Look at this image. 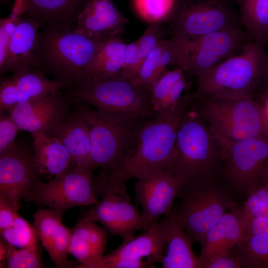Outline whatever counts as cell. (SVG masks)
<instances>
[{"instance_id": "7dc6e473", "label": "cell", "mask_w": 268, "mask_h": 268, "mask_svg": "<svg viewBox=\"0 0 268 268\" xmlns=\"http://www.w3.org/2000/svg\"><path fill=\"white\" fill-rule=\"evenodd\" d=\"M257 182L268 186V161L263 168Z\"/></svg>"}, {"instance_id": "ba28073f", "label": "cell", "mask_w": 268, "mask_h": 268, "mask_svg": "<svg viewBox=\"0 0 268 268\" xmlns=\"http://www.w3.org/2000/svg\"><path fill=\"white\" fill-rule=\"evenodd\" d=\"M220 178L185 183L174 211L192 242L200 243L227 209L237 207Z\"/></svg>"}, {"instance_id": "836d02e7", "label": "cell", "mask_w": 268, "mask_h": 268, "mask_svg": "<svg viewBox=\"0 0 268 268\" xmlns=\"http://www.w3.org/2000/svg\"><path fill=\"white\" fill-rule=\"evenodd\" d=\"M38 244L16 249L11 245L6 268H41L43 267L38 254Z\"/></svg>"}, {"instance_id": "7a4b0ae2", "label": "cell", "mask_w": 268, "mask_h": 268, "mask_svg": "<svg viewBox=\"0 0 268 268\" xmlns=\"http://www.w3.org/2000/svg\"><path fill=\"white\" fill-rule=\"evenodd\" d=\"M68 102L93 106L101 116L117 122L156 115L149 92L122 74L104 78L85 77L70 86Z\"/></svg>"}, {"instance_id": "277c9868", "label": "cell", "mask_w": 268, "mask_h": 268, "mask_svg": "<svg viewBox=\"0 0 268 268\" xmlns=\"http://www.w3.org/2000/svg\"><path fill=\"white\" fill-rule=\"evenodd\" d=\"M194 97L179 125L175 159L171 169L185 183L220 177V157L216 139L196 110Z\"/></svg>"}, {"instance_id": "8992f818", "label": "cell", "mask_w": 268, "mask_h": 268, "mask_svg": "<svg viewBox=\"0 0 268 268\" xmlns=\"http://www.w3.org/2000/svg\"><path fill=\"white\" fill-rule=\"evenodd\" d=\"M74 103V111L89 128L92 167L102 171H119L134 147L140 128L148 119L117 122L101 116L84 103Z\"/></svg>"}, {"instance_id": "cb8c5ba5", "label": "cell", "mask_w": 268, "mask_h": 268, "mask_svg": "<svg viewBox=\"0 0 268 268\" xmlns=\"http://www.w3.org/2000/svg\"><path fill=\"white\" fill-rule=\"evenodd\" d=\"M167 251L161 263L164 268H201L192 248L193 242L184 225L172 211L164 218Z\"/></svg>"}, {"instance_id": "4fadbf2b", "label": "cell", "mask_w": 268, "mask_h": 268, "mask_svg": "<svg viewBox=\"0 0 268 268\" xmlns=\"http://www.w3.org/2000/svg\"><path fill=\"white\" fill-rule=\"evenodd\" d=\"M252 41L248 33L241 28L223 29L187 40L178 67L185 73L198 78Z\"/></svg>"}, {"instance_id": "8fae6325", "label": "cell", "mask_w": 268, "mask_h": 268, "mask_svg": "<svg viewBox=\"0 0 268 268\" xmlns=\"http://www.w3.org/2000/svg\"><path fill=\"white\" fill-rule=\"evenodd\" d=\"M212 132L219 151L220 178L233 189L247 193L268 161V134L235 140Z\"/></svg>"}, {"instance_id": "8d00e7d4", "label": "cell", "mask_w": 268, "mask_h": 268, "mask_svg": "<svg viewBox=\"0 0 268 268\" xmlns=\"http://www.w3.org/2000/svg\"><path fill=\"white\" fill-rule=\"evenodd\" d=\"M162 21L151 22L141 36L136 41L144 59L164 38Z\"/></svg>"}, {"instance_id": "9c48e42d", "label": "cell", "mask_w": 268, "mask_h": 268, "mask_svg": "<svg viewBox=\"0 0 268 268\" xmlns=\"http://www.w3.org/2000/svg\"><path fill=\"white\" fill-rule=\"evenodd\" d=\"M125 183L114 172L101 171L93 177L94 191L102 200L82 218L101 223L123 242L133 238L137 230H143L141 213L131 203Z\"/></svg>"}, {"instance_id": "2e32d148", "label": "cell", "mask_w": 268, "mask_h": 268, "mask_svg": "<svg viewBox=\"0 0 268 268\" xmlns=\"http://www.w3.org/2000/svg\"><path fill=\"white\" fill-rule=\"evenodd\" d=\"M166 246L163 219L132 239L123 242L116 249L100 260L112 261L115 268H143L161 263Z\"/></svg>"}, {"instance_id": "b9f144b4", "label": "cell", "mask_w": 268, "mask_h": 268, "mask_svg": "<svg viewBox=\"0 0 268 268\" xmlns=\"http://www.w3.org/2000/svg\"><path fill=\"white\" fill-rule=\"evenodd\" d=\"M243 267L239 256L232 249L209 262L204 268H239Z\"/></svg>"}, {"instance_id": "ee69618b", "label": "cell", "mask_w": 268, "mask_h": 268, "mask_svg": "<svg viewBox=\"0 0 268 268\" xmlns=\"http://www.w3.org/2000/svg\"><path fill=\"white\" fill-rule=\"evenodd\" d=\"M254 97L260 103L268 129V70L264 75Z\"/></svg>"}, {"instance_id": "60d3db41", "label": "cell", "mask_w": 268, "mask_h": 268, "mask_svg": "<svg viewBox=\"0 0 268 268\" xmlns=\"http://www.w3.org/2000/svg\"><path fill=\"white\" fill-rule=\"evenodd\" d=\"M17 19L8 16L0 20V71L6 63L9 42L16 27Z\"/></svg>"}, {"instance_id": "d6a6232c", "label": "cell", "mask_w": 268, "mask_h": 268, "mask_svg": "<svg viewBox=\"0 0 268 268\" xmlns=\"http://www.w3.org/2000/svg\"><path fill=\"white\" fill-rule=\"evenodd\" d=\"M0 233V236L14 247L24 248L38 244L39 238L34 226L20 215L12 226Z\"/></svg>"}, {"instance_id": "c3c4849f", "label": "cell", "mask_w": 268, "mask_h": 268, "mask_svg": "<svg viewBox=\"0 0 268 268\" xmlns=\"http://www.w3.org/2000/svg\"><path fill=\"white\" fill-rule=\"evenodd\" d=\"M9 0H0V3L2 4H7L9 2Z\"/></svg>"}, {"instance_id": "d6986e66", "label": "cell", "mask_w": 268, "mask_h": 268, "mask_svg": "<svg viewBox=\"0 0 268 268\" xmlns=\"http://www.w3.org/2000/svg\"><path fill=\"white\" fill-rule=\"evenodd\" d=\"M63 214L52 209L37 211L34 215V225L39 239L51 260L58 268L72 267L68 261L71 234L62 221Z\"/></svg>"}, {"instance_id": "ac0fdd59", "label": "cell", "mask_w": 268, "mask_h": 268, "mask_svg": "<svg viewBox=\"0 0 268 268\" xmlns=\"http://www.w3.org/2000/svg\"><path fill=\"white\" fill-rule=\"evenodd\" d=\"M128 23L113 0H89L77 16L73 31L100 43L122 37Z\"/></svg>"}, {"instance_id": "f1b7e54d", "label": "cell", "mask_w": 268, "mask_h": 268, "mask_svg": "<svg viewBox=\"0 0 268 268\" xmlns=\"http://www.w3.org/2000/svg\"><path fill=\"white\" fill-rule=\"evenodd\" d=\"M185 73L179 67L165 71L152 86L149 94L156 115L178 106L187 86Z\"/></svg>"}, {"instance_id": "6da1fadb", "label": "cell", "mask_w": 268, "mask_h": 268, "mask_svg": "<svg viewBox=\"0 0 268 268\" xmlns=\"http://www.w3.org/2000/svg\"><path fill=\"white\" fill-rule=\"evenodd\" d=\"M194 96V92L184 95L175 109L156 114L143 124L131 154L122 168L114 172L121 179L137 180L172 169L179 125Z\"/></svg>"}, {"instance_id": "f35d334b", "label": "cell", "mask_w": 268, "mask_h": 268, "mask_svg": "<svg viewBox=\"0 0 268 268\" xmlns=\"http://www.w3.org/2000/svg\"><path fill=\"white\" fill-rule=\"evenodd\" d=\"M20 92L11 75L1 78L0 82V110L10 111L20 103Z\"/></svg>"}, {"instance_id": "f6af8a7d", "label": "cell", "mask_w": 268, "mask_h": 268, "mask_svg": "<svg viewBox=\"0 0 268 268\" xmlns=\"http://www.w3.org/2000/svg\"><path fill=\"white\" fill-rule=\"evenodd\" d=\"M261 233L268 234V216L252 219L246 226L245 236Z\"/></svg>"}, {"instance_id": "603a6c76", "label": "cell", "mask_w": 268, "mask_h": 268, "mask_svg": "<svg viewBox=\"0 0 268 268\" xmlns=\"http://www.w3.org/2000/svg\"><path fill=\"white\" fill-rule=\"evenodd\" d=\"M107 235L94 221L81 219L71 229L69 252L80 263L74 268H90L104 255Z\"/></svg>"}, {"instance_id": "7bdbcfd3", "label": "cell", "mask_w": 268, "mask_h": 268, "mask_svg": "<svg viewBox=\"0 0 268 268\" xmlns=\"http://www.w3.org/2000/svg\"><path fill=\"white\" fill-rule=\"evenodd\" d=\"M19 216L18 211L0 195V231L12 226Z\"/></svg>"}, {"instance_id": "e575fe53", "label": "cell", "mask_w": 268, "mask_h": 268, "mask_svg": "<svg viewBox=\"0 0 268 268\" xmlns=\"http://www.w3.org/2000/svg\"><path fill=\"white\" fill-rule=\"evenodd\" d=\"M247 193V199L240 210L241 222L245 229L254 212L268 204V186L257 182Z\"/></svg>"}, {"instance_id": "bcb514c9", "label": "cell", "mask_w": 268, "mask_h": 268, "mask_svg": "<svg viewBox=\"0 0 268 268\" xmlns=\"http://www.w3.org/2000/svg\"><path fill=\"white\" fill-rule=\"evenodd\" d=\"M11 244L3 238H0V268H6Z\"/></svg>"}, {"instance_id": "ab89813d", "label": "cell", "mask_w": 268, "mask_h": 268, "mask_svg": "<svg viewBox=\"0 0 268 268\" xmlns=\"http://www.w3.org/2000/svg\"><path fill=\"white\" fill-rule=\"evenodd\" d=\"M19 130L9 115L4 116L0 113V153L6 152L17 145L15 138Z\"/></svg>"}, {"instance_id": "3957f363", "label": "cell", "mask_w": 268, "mask_h": 268, "mask_svg": "<svg viewBox=\"0 0 268 268\" xmlns=\"http://www.w3.org/2000/svg\"><path fill=\"white\" fill-rule=\"evenodd\" d=\"M100 43L67 28L42 25L32 67L53 76L69 88L85 77Z\"/></svg>"}, {"instance_id": "4316f807", "label": "cell", "mask_w": 268, "mask_h": 268, "mask_svg": "<svg viewBox=\"0 0 268 268\" xmlns=\"http://www.w3.org/2000/svg\"><path fill=\"white\" fill-rule=\"evenodd\" d=\"M179 58V48L175 40L171 37L163 39L144 59L137 75L132 81L149 91L166 71L167 66H177Z\"/></svg>"}, {"instance_id": "ffe728a7", "label": "cell", "mask_w": 268, "mask_h": 268, "mask_svg": "<svg viewBox=\"0 0 268 268\" xmlns=\"http://www.w3.org/2000/svg\"><path fill=\"white\" fill-rule=\"evenodd\" d=\"M245 237L240 211L236 207L226 212L204 235L198 259L201 268L216 257L229 252Z\"/></svg>"}, {"instance_id": "44dd1931", "label": "cell", "mask_w": 268, "mask_h": 268, "mask_svg": "<svg viewBox=\"0 0 268 268\" xmlns=\"http://www.w3.org/2000/svg\"><path fill=\"white\" fill-rule=\"evenodd\" d=\"M89 0H20V16L43 25L73 30L77 16Z\"/></svg>"}, {"instance_id": "4dcf8cb0", "label": "cell", "mask_w": 268, "mask_h": 268, "mask_svg": "<svg viewBox=\"0 0 268 268\" xmlns=\"http://www.w3.org/2000/svg\"><path fill=\"white\" fill-rule=\"evenodd\" d=\"M239 7L242 25L251 39L266 46L268 42V0H233Z\"/></svg>"}, {"instance_id": "30bf717a", "label": "cell", "mask_w": 268, "mask_h": 268, "mask_svg": "<svg viewBox=\"0 0 268 268\" xmlns=\"http://www.w3.org/2000/svg\"><path fill=\"white\" fill-rule=\"evenodd\" d=\"M233 0H176L167 18L172 36L193 40L225 29L241 28Z\"/></svg>"}, {"instance_id": "5b68a950", "label": "cell", "mask_w": 268, "mask_h": 268, "mask_svg": "<svg viewBox=\"0 0 268 268\" xmlns=\"http://www.w3.org/2000/svg\"><path fill=\"white\" fill-rule=\"evenodd\" d=\"M268 70L265 46L252 41L197 78L196 92L204 97H254Z\"/></svg>"}, {"instance_id": "7402d4cb", "label": "cell", "mask_w": 268, "mask_h": 268, "mask_svg": "<svg viewBox=\"0 0 268 268\" xmlns=\"http://www.w3.org/2000/svg\"><path fill=\"white\" fill-rule=\"evenodd\" d=\"M43 24L32 19L19 16L9 42L6 63L0 76L14 72L26 67H32L40 29Z\"/></svg>"}, {"instance_id": "7c38bea8", "label": "cell", "mask_w": 268, "mask_h": 268, "mask_svg": "<svg viewBox=\"0 0 268 268\" xmlns=\"http://www.w3.org/2000/svg\"><path fill=\"white\" fill-rule=\"evenodd\" d=\"M93 171L75 165L47 183L40 181L27 201L63 214L72 207L94 204L98 201L93 185Z\"/></svg>"}, {"instance_id": "e0dca14e", "label": "cell", "mask_w": 268, "mask_h": 268, "mask_svg": "<svg viewBox=\"0 0 268 268\" xmlns=\"http://www.w3.org/2000/svg\"><path fill=\"white\" fill-rule=\"evenodd\" d=\"M67 97L51 94L17 104L8 111L20 130L51 135L69 114Z\"/></svg>"}, {"instance_id": "5bb4252c", "label": "cell", "mask_w": 268, "mask_h": 268, "mask_svg": "<svg viewBox=\"0 0 268 268\" xmlns=\"http://www.w3.org/2000/svg\"><path fill=\"white\" fill-rule=\"evenodd\" d=\"M185 182L171 170H164L137 179L134 185L136 201L142 207L143 230L163 214L172 211L173 202L179 198Z\"/></svg>"}, {"instance_id": "1f68e13d", "label": "cell", "mask_w": 268, "mask_h": 268, "mask_svg": "<svg viewBox=\"0 0 268 268\" xmlns=\"http://www.w3.org/2000/svg\"><path fill=\"white\" fill-rule=\"evenodd\" d=\"M243 267L268 268V234L247 235L234 248Z\"/></svg>"}, {"instance_id": "d590c367", "label": "cell", "mask_w": 268, "mask_h": 268, "mask_svg": "<svg viewBox=\"0 0 268 268\" xmlns=\"http://www.w3.org/2000/svg\"><path fill=\"white\" fill-rule=\"evenodd\" d=\"M176 0H135L136 8L146 19L162 21L171 12Z\"/></svg>"}, {"instance_id": "74e56055", "label": "cell", "mask_w": 268, "mask_h": 268, "mask_svg": "<svg viewBox=\"0 0 268 268\" xmlns=\"http://www.w3.org/2000/svg\"><path fill=\"white\" fill-rule=\"evenodd\" d=\"M143 59L140 52L136 41L127 45L122 74L131 80L137 75Z\"/></svg>"}, {"instance_id": "d4e9b609", "label": "cell", "mask_w": 268, "mask_h": 268, "mask_svg": "<svg viewBox=\"0 0 268 268\" xmlns=\"http://www.w3.org/2000/svg\"><path fill=\"white\" fill-rule=\"evenodd\" d=\"M51 135L62 143L76 165L94 170L90 162L89 128L75 111L72 113H69L58 124Z\"/></svg>"}, {"instance_id": "83f0119b", "label": "cell", "mask_w": 268, "mask_h": 268, "mask_svg": "<svg viewBox=\"0 0 268 268\" xmlns=\"http://www.w3.org/2000/svg\"><path fill=\"white\" fill-rule=\"evenodd\" d=\"M127 45L122 37L100 42L86 68L85 77L104 78L121 74Z\"/></svg>"}, {"instance_id": "9a60e30c", "label": "cell", "mask_w": 268, "mask_h": 268, "mask_svg": "<svg viewBox=\"0 0 268 268\" xmlns=\"http://www.w3.org/2000/svg\"><path fill=\"white\" fill-rule=\"evenodd\" d=\"M40 175L33 155L18 145L0 153V195L16 210L22 199L28 201Z\"/></svg>"}, {"instance_id": "52a82bcc", "label": "cell", "mask_w": 268, "mask_h": 268, "mask_svg": "<svg viewBox=\"0 0 268 268\" xmlns=\"http://www.w3.org/2000/svg\"><path fill=\"white\" fill-rule=\"evenodd\" d=\"M193 104L213 131L230 139L268 134L262 108L255 97H204L196 91Z\"/></svg>"}, {"instance_id": "484cf974", "label": "cell", "mask_w": 268, "mask_h": 268, "mask_svg": "<svg viewBox=\"0 0 268 268\" xmlns=\"http://www.w3.org/2000/svg\"><path fill=\"white\" fill-rule=\"evenodd\" d=\"M33 159L40 175H59L75 165L62 143L54 136L34 133Z\"/></svg>"}, {"instance_id": "f546056e", "label": "cell", "mask_w": 268, "mask_h": 268, "mask_svg": "<svg viewBox=\"0 0 268 268\" xmlns=\"http://www.w3.org/2000/svg\"><path fill=\"white\" fill-rule=\"evenodd\" d=\"M20 92V103L31 99L57 94L65 83L50 79L43 71L30 67H23L12 74Z\"/></svg>"}]
</instances>
